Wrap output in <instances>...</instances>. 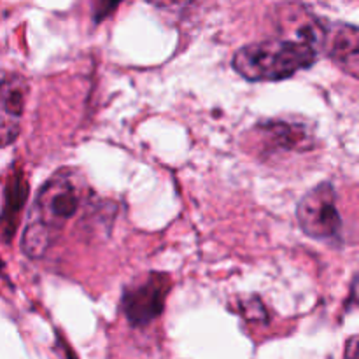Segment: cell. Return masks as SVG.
Wrapping results in <instances>:
<instances>
[{
	"label": "cell",
	"mask_w": 359,
	"mask_h": 359,
	"mask_svg": "<svg viewBox=\"0 0 359 359\" xmlns=\"http://www.w3.org/2000/svg\"><path fill=\"white\" fill-rule=\"evenodd\" d=\"M346 359H359V337H354L347 342Z\"/></svg>",
	"instance_id": "cell-8"
},
{
	"label": "cell",
	"mask_w": 359,
	"mask_h": 359,
	"mask_svg": "<svg viewBox=\"0 0 359 359\" xmlns=\"http://www.w3.org/2000/svg\"><path fill=\"white\" fill-rule=\"evenodd\" d=\"M170 287V276L163 272H149L130 283L121 297V309L126 321L139 328L151 325L163 314Z\"/></svg>",
	"instance_id": "cell-4"
},
{
	"label": "cell",
	"mask_w": 359,
	"mask_h": 359,
	"mask_svg": "<svg viewBox=\"0 0 359 359\" xmlns=\"http://www.w3.org/2000/svg\"><path fill=\"white\" fill-rule=\"evenodd\" d=\"M88 184L76 168H62L39 189L23 231L21 248L28 258H42L86 198Z\"/></svg>",
	"instance_id": "cell-1"
},
{
	"label": "cell",
	"mask_w": 359,
	"mask_h": 359,
	"mask_svg": "<svg viewBox=\"0 0 359 359\" xmlns=\"http://www.w3.org/2000/svg\"><path fill=\"white\" fill-rule=\"evenodd\" d=\"M252 144L263 154L307 153L316 147L314 132L305 121L272 118L256 123L249 132Z\"/></svg>",
	"instance_id": "cell-5"
},
{
	"label": "cell",
	"mask_w": 359,
	"mask_h": 359,
	"mask_svg": "<svg viewBox=\"0 0 359 359\" xmlns=\"http://www.w3.org/2000/svg\"><path fill=\"white\" fill-rule=\"evenodd\" d=\"M297 221L302 231L314 241H339L342 217L332 182H321L302 196L297 205Z\"/></svg>",
	"instance_id": "cell-3"
},
{
	"label": "cell",
	"mask_w": 359,
	"mask_h": 359,
	"mask_svg": "<svg viewBox=\"0 0 359 359\" xmlns=\"http://www.w3.org/2000/svg\"><path fill=\"white\" fill-rule=\"evenodd\" d=\"M319 49L300 39H269L245 44L235 51L231 67L249 83H272L314 65Z\"/></svg>",
	"instance_id": "cell-2"
},
{
	"label": "cell",
	"mask_w": 359,
	"mask_h": 359,
	"mask_svg": "<svg viewBox=\"0 0 359 359\" xmlns=\"http://www.w3.org/2000/svg\"><path fill=\"white\" fill-rule=\"evenodd\" d=\"M28 83L20 74L0 76V149L16 140L27 104Z\"/></svg>",
	"instance_id": "cell-6"
},
{
	"label": "cell",
	"mask_w": 359,
	"mask_h": 359,
	"mask_svg": "<svg viewBox=\"0 0 359 359\" xmlns=\"http://www.w3.org/2000/svg\"><path fill=\"white\" fill-rule=\"evenodd\" d=\"M330 58L346 74L359 79V28L339 25L326 30L325 46Z\"/></svg>",
	"instance_id": "cell-7"
}]
</instances>
